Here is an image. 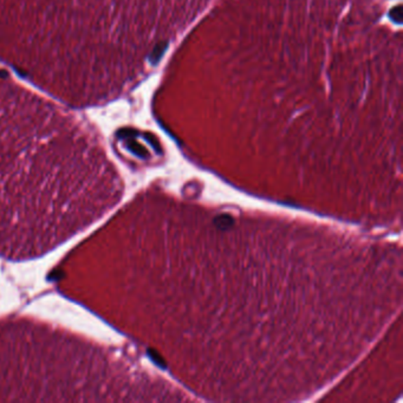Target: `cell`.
I'll use <instances>...</instances> for the list:
<instances>
[{
	"mask_svg": "<svg viewBox=\"0 0 403 403\" xmlns=\"http://www.w3.org/2000/svg\"><path fill=\"white\" fill-rule=\"evenodd\" d=\"M31 326L0 330V400L114 401L127 393L104 349Z\"/></svg>",
	"mask_w": 403,
	"mask_h": 403,
	"instance_id": "2",
	"label": "cell"
},
{
	"mask_svg": "<svg viewBox=\"0 0 403 403\" xmlns=\"http://www.w3.org/2000/svg\"><path fill=\"white\" fill-rule=\"evenodd\" d=\"M401 6H396L394 9L391 11V18L396 23H401L402 21V11H401Z\"/></svg>",
	"mask_w": 403,
	"mask_h": 403,
	"instance_id": "3",
	"label": "cell"
},
{
	"mask_svg": "<svg viewBox=\"0 0 403 403\" xmlns=\"http://www.w3.org/2000/svg\"><path fill=\"white\" fill-rule=\"evenodd\" d=\"M19 94V91H18ZM0 107V254H43L110 210L117 180L88 134L50 108ZM22 101V99H21Z\"/></svg>",
	"mask_w": 403,
	"mask_h": 403,
	"instance_id": "1",
	"label": "cell"
}]
</instances>
